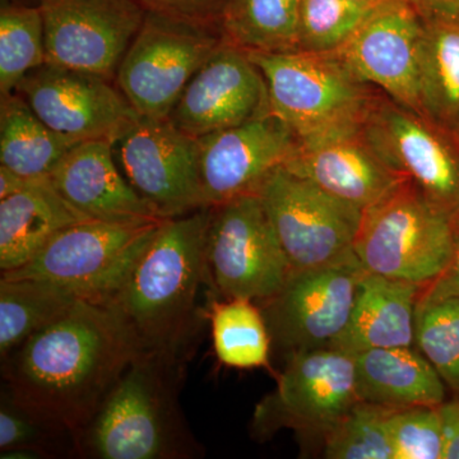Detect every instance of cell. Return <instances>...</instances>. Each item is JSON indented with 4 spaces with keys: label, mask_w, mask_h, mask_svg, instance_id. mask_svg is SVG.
<instances>
[{
    "label": "cell",
    "mask_w": 459,
    "mask_h": 459,
    "mask_svg": "<svg viewBox=\"0 0 459 459\" xmlns=\"http://www.w3.org/2000/svg\"><path fill=\"white\" fill-rule=\"evenodd\" d=\"M49 179L59 195L91 221H162L124 177L113 142H80L63 157Z\"/></svg>",
    "instance_id": "cell-20"
},
{
    "label": "cell",
    "mask_w": 459,
    "mask_h": 459,
    "mask_svg": "<svg viewBox=\"0 0 459 459\" xmlns=\"http://www.w3.org/2000/svg\"><path fill=\"white\" fill-rule=\"evenodd\" d=\"M78 296L48 281L0 280V358L65 316Z\"/></svg>",
    "instance_id": "cell-27"
},
{
    "label": "cell",
    "mask_w": 459,
    "mask_h": 459,
    "mask_svg": "<svg viewBox=\"0 0 459 459\" xmlns=\"http://www.w3.org/2000/svg\"><path fill=\"white\" fill-rule=\"evenodd\" d=\"M362 126L389 168L431 202L453 213L459 208V140L455 133L385 93L371 100Z\"/></svg>",
    "instance_id": "cell-11"
},
{
    "label": "cell",
    "mask_w": 459,
    "mask_h": 459,
    "mask_svg": "<svg viewBox=\"0 0 459 459\" xmlns=\"http://www.w3.org/2000/svg\"><path fill=\"white\" fill-rule=\"evenodd\" d=\"M292 271L307 270L352 255L362 211L329 195L285 166L255 193Z\"/></svg>",
    "instance_id": "cell-10"
},
{
    "label": "cell",
    "mask_w": 459,
    "mask_h": 459,
    "mask_svg": "<svg viewBox=\"0 0 459 459\" xmlns=\"http://www.w3.org/2000/svg\"><path fill=\"white\" fill-rule=\"evenodd\" d=\"M162 221L74 223L51 238L31 261L2 272V277L48 281L82 300L108 305Z\"/></svg>",
    "instance_id": "cell-6"
},
{
    "label": "cell",
    "mask_w": 459,
    "mask_h": 459,
    "mask_svg": "<svg viewBox=\"0 0 459 459\" xmlns=\"http://www.w3.org/2000/svg\"><path fill=\"white\" fill-rule=\"evenodd\" d=\"M141 350L113 307L81 299L2 359L3 386L75 442Z\"/></svg>",
    "instance_id": "cell-1"
},
{
    "label": "cell",
    "mask_w": 459,
    "mask_h": 459,
    "mask_svg": "<svg viewBox=\"0 0 459 459\" xmlns=\"http://www.w3.org/2000/svg\"><path fill=\"white\" fill-rule=\"evenodd\" d=\"M202 193L207 207L255 195L265 178L295 155L299 137L276 115L199 138Z\"/></svg>",
    "instance_id": "cell-17"
},
{
    "label": "cell",
    "mask_w": 459,
    "mask_h": 459,
    "mask_svg": "<svg viewBox=\"0 0 459 459\" xmlns=\"http://www.w3.org/2000/svg\"><path fill=\"white\" fill-rule=\"evenodd\" d=\"M124 177L162 220L207 207L199 142L170 119L141 117L114 143Z\"/></svg>",
    "instance_id": "cell-12"
},
{
    "label": "cell",
    "mask_w": 459,
    "mask_h": 459,
    "mask_svg": "<svg viewBox=\"0 0 459 459\" xmlns=\"http://www.w3.org/2000/svg\"><path fill=\"white\" fill-rule=\"evenodd\" d=\"M44 18L48 65L115 81L146 9L137 0H36Z\"/></svg>",
    "instance_id": "cell-15"
},
{
    "label": "cell",
    "mask_w": 459,
    "mask_h": 459,
    "mask_svg": "<svg viewBox=\"0 0 459 459\" xmlns=\"http://www.w3.org/2000/svg\"><path fill=\"white\" fill-rule=\"evenodd\" d=\"M186 355L141 350L75 440L93 459H192L204 455L180 407Z\"/></svg>",
    "instance_id": "cell-3"
},
{
    "label": "cell",
    "mask_w": 459,
    "mask_h": 459,
    "mask_svg": "<svg viewBox=\"0 0 459 459\" xmlns=\"http://www.w3.org/2000/svg\"><path fill=\"white\" fill-rule=\"evenodd\" d=\"M31 449L44 458L74 455V437L18 403L3 386L0 402V452Z\"/></svg>",
    "instance_id": "cell-33"
},
{
    "label": "cell",
    "mask_w": 459,
    "mask_h": 459,
    "mask_svg": "<svg viewBox=\"0 0 459 459\" xmlns=\"http://www.w3.org/2000/svg\"><path fill=\"white\" fill-rule=\"evenodd\" d=\"M376 7L352 0H301L299 50L336 53Z\"/></svg>",
    "instance_id": "cell-32"
},
{
    "label": "cell",
    "mask_w": 459,
    "mask_h": 459,
    "mask_svg": "<svg viewBox=\"0 0 459 459\" xmlns=\"http://www.w3.org/2000/svg\"><path fill=\"white\" fill-rule=\"evenodd\" d=\"M151 13L219 29L223 0H137Z\"/></svg>",
    "instance_id": "cell-35"
},
{
    "label": "cell",
    "mask_w": 459,
    "mask_h": 459,
    "mask_svg": "<svg viewBox=\"0 0 459 459\" xmlns=\"http://www.w3.org/2000/svg\"><path fill=\"white\" fill-rule=\"evenodd\" d=\"M415 344L446 385L459 394V298L418 300Z\"/></svg>",
    "instance_id": "cell-30"
},
{
    "label": "cell",
    "mask_w": 459,
    "mask_h": 459,
    "mask_svg": "<svg viewBox=\"0 0 459 459\" xmlns=\"http://www.w3.org/2000/svg\"><path fill=\"white\" fill-rule=\"evenodd\" d=\"M78 143L42 122L16 91L0 95V166L29 179L48 178Z\"/></svg>",
    "instance_id": "cell-24"
},
{
    "label": "cell",
    "mask_w": 459,
    "mask_h": 459,
    "mask_svg": "<svg viewBox=\"0 0 459 459\" xmlns=\"http://www.w3.org/2000/svg\"><path fill=\"white\" fill-rule=\"evenodd\" d=\"M223 42L217 27L146 12L115 83L141 117L169 119L193 75Z\"/></svg>",
    "instance_id": "cell-7"
},
{
    "label": "cell",
    "mask_w": 459,
    "mask_h": 459,
    "mask_svg": "<svg viewBox=\"0 0 459 459\" xmlns=\"http://www.w3.org/2000/svg\"><path fill=\"white\" fill-rule=\"evenodd\" d=\"M455 135H457L458 140H459V124H458L457 129H455Z\"/></svg>",
    "instance_id": "cell-40"
},
{
    "label": "cell",
    "mask_w": 459,
    "mask_h": 459,
    "mask_svg": "<svg viewBox=\"0 0 459 459\" xmlns=\"http://www.w3.org/2000/svg\"><path fill=\"white\" fill-rule=\"evenodd\" d=\"M424 20L459 18V0H410Z\"/></svg>",
    "instance_id": "cell-38"
},
{
    "label": "cell",
    "mask_w": 459,
    "mask_h": 459,
    "mask_svg": "<svg viewBox=\"0 0 459 459\" xmlns=\"http://www.w3.org/2000/svg\"><path fill=\"white\" fill-rule=\"evenodd\" d=\"M443 430V459H459V400L439 406Z\"/></svg>",
    "instance_id": "cell-37"
},
{
    "label": "cell",
    "mask_w": 459,
    "mask_h": 459,
    "mask_svg": "<svg viewBox=\"0 0 459 459\" xmlns=\"http://www.w3.org/2000/svg\"><path fill=\"white\" fill-rule=\"evenodd\" d=\"M205 259L207 281L217 295L258 305L279 294L292 272L256 195L212 207Z\"/></svg>",
    "instance_id": "cell-8"
},
{
    "label": "cell",
    "mask_w": 459,
    "mask_h": 459,
    "mask_svg": "<svg viewBox=\"0 0 459 459\" xmlns=\"http://www.w3.org/2000/svg\"><path fill=\"white\" fill-rule=\"evenodd\" d=\"M422 30L424 18L410 0H386L371 11L336 54L362 82L421 113L419 54Z\"/></svg>",
    "instance_id": "cell-16"
},
{
    "label": "cell",
    "mask_w": 459,
    "mask_h": 459,
    "mask_svg": "<svg viewBox=\"0 0 459 459\" xmlns=\"http://www.w3.org/2000/svg\"><path fill=\"white\" fill-rule=\"evenodd\" d=\"M388 433L394 459H443L439 406L392 409Z\"/></svg>",
    "instance_id": "cell-34"
},
{
    "label": "cell",
    "mask_w": 459,
    "mask_h": 459,
    "mask_svg": "<svg viewBox=\"0 0 459 459\" xmlns=\"http://www.w3.org/2000/svg\"><path fill=\"white\" fill-rule=\"evenodd\" d=\"M356 391L359 400L389 409L440 406L446 385L419 349L386 347L356 353Z\"/></svg>",
    "instance_id": "cell-23"
},
{
    "label": "cell",
    "mask_w": 459,
    "mask_h": 459,
    "mask_svg": "<svg viewBox=\"0 0 459 459\" xmlns=\"http://www.w3.org/2000/svg\"><path fill=\"white\" fill-rule=\"evenodd\" d=\"M16 92L53 131L77 142H117L140 117L114 80L48 65L33 69Z\"/></svg>",
    "instance_id": "cell-14"
},
{
    "label": "cell",
    "mask_w": 459,
    "mask_h": 459,
    "mask_svg": "<svg viewBox=\"0 0 459 459\" xmlns=\"http://www.w3.org/2000/svg\"><path fill=\"white\" fill-rule=\"evenodd\" d=\"M392 409L359 401L325 435V457L329 459H394L388 433Z\"/></svg>",
    "instance_id": "cell-31"
},
{
    "label": "cell",
    "mask_w": 459,
    "mask_h": 459,
    "mask_svg": "<svg viewBox=\"0 0 459 459\" xmlns=\"http://www.w3.org/2000/svg\"><path fill=\"white\" fill-rule=\"evenodd\" d=\"M267 84L271 113L299 140L364 119L379 91L362 82L336 53H249Z\"/></svg>",
    "instance_id": "cell-5"
},
{
    "label": "cell",
    "mask_w": 459,
    "mask_h": 459,
    "mask_svg": "<svg viewBox=\"0 0 459 459\" xmlns=\"http://www.w3.org/2000/svg\"><path fill=\"white\" fill-rule=\"evenodd\" d=\"M271 113L267 84L249 53L223 42L186 84L170 122L199 138Z\"/></svg>",
    "instance_id": "cell-18"
},
{
    "label": "cell",
    "mask_w": 459,
    "mask_h": 459,
    "mask_svg": "<svg viewBox=\"0 0 459 459\" xmlns=\"http://www.w3.org/2000/svg\"><path fill=\"white\" fill-rule=\"evenodd\" d=\"M47 63L44 18L36 5L0 9V95L14 92L33 69Z\"/></svg>",
    "instance_id": "cell-29"
},
{
    "label": "cell",
    "mask_w": 459,
    "mask_h": 459,
    "mask_svg": "<svg viewBox=\"0 0 459 459\" xmlns=\"http://www.w3.org/2000/svg\"><path fill=\"white\" fill-rule=\"evenodd\" d=\"M364 271L355 252L292 271L279 294L259 305L272 342L287 353L331 347L349 325Z\"/></svg>",
    "instance_id": "cell-13"
},
{
    "label": "cell",
    "mask_w": 459,
    "mask_h": 459,
    "mask_svg": "<svg viewBox=\"0 0 459 459\" xmlns=\"http://www.w3.org/2000/svg\"><path fill=\"white\" fill-rule=\"evenodd\" d=\"M421 290L418 283L364 271L349 325L331 347L356 355L373 349L413 346Z\"/></svg>",
    "instance_id": "cell-21"
},
{
    "label": "cell",
    "mask_w": 459,
    "mask_h": 459,
    "mask_svg": "<svg viewBox=\"0 0 459 459\" xmlns=\"http://www.w3.org/2000/svg\"><path fill=\"white\" fill-rule=\"evenodd\" d=\"M208 318L214 352L223 365L238 369L268 365L272 338L258 304L247 299L214 300Z\"/></svg>",
    "instance_id": "cell-28"
},
{
    "label": "cell",
    "mask_w": 459,
    "mask_h": 459,
    "mask_svg": "<svg viewBox=\"0 0 459 459\" xmlns=\"http://www.w3.org/2000/svg\"><path fill=\"white\" fill-rule=\"evenodd\" d=\"M359 401L353 355L334 347L290 352L277 388L255 407L252 433L264 440L291 429L325 439Z\"/></svg>",
    "instance_id": "cell-9"
},
{
    "label": "cell",
    "mask_w": 459,
    "mask_h": 459,
    "mask_svg": "<svg viewBox=\"0 0 459 459\" xmlns=\"http://www.w3.org/2000/svg\"><path fill=\"white\" fill-rule=\"evenodd\" d=\"M212 207L164 220L108 307L142 350L188 355L198 331L199 287L207 281Z\"/></svg>",
    "instance_id": "cell-2"
},
{
    "label": "cell",
    "mask_w": 459,
    "mask_h": 459,
    "mask_svg": "<svg viewBox=\"0 0 459 459\" xmlns=\"http://www.w3.org/2000/svg\"><path fill=\"white\" fill-rule=\"evenodd\" d=\"M353 252L365 271L425 287L451 261V214L403 180L362 211Z\"/></svg>",
    "instance_id": "cell-4"
},
{
    "label": "cell",
    "mask_w": 459,
    "mask_h": 459,
    "mask_svg": "<svg viewBox=\"0 0 459 459\" xmlns=\"http://www.w3.org/2000/svg\"><path fill=\"white\" fill-rule=\"evenodd\" d=\"M285 168L361 211L406 180L377 155L362 120L299 140Z\"/></svg>",
    "instance_id": "cell-19"
},
{
    "label": "cell",
    "mask_w": 459,
    "mask_h": 459,
    "mask_svg": "<svg viewBox=\"0 0 459 459\" xmlns=\"http://www.w3.org/2000/svg\"><path fill=\"white\" fill-rule=\"evenodd\" d=\"M91 221L54 188L49 177L29 179L22 188L0 198V270L22 267L74 223Z\"/></svg>",
    "instance_id": "cell-22"
},
{
    "label": "cell",
    "mask_w": 459,
    "mask_h": 459,
    "mask_svg": "<svg viewBox=\"0 0 459 459\" xmlns=\"http://www.w3.org/2000/svg\"><path fill=\"white\" fill-rule=\"evenodd\" d=\"M352 2L361 3V4L373 5V7H376V5L382 4V3L386 2V0H352Z\"/></svg>",
    "instance_id": "cell-39"
},
{
    "label": "cell",
    "mask_w": 459,
    "mask_h": 459,
    "mask_svg": "<svg viewBox=\"0 0 459 459\" xmlns=\"http://www.w3.org/2000/svg\"><path fill=\"white\" fill-rule=\"evenodd\" d=\"M419 92L421 113L455 132L459 124V18L424 20Z\"/></svg>",
    "instance_id": "cell-25"
},
{
    "label": "cell",
    "mask_w": 459,
    "mask_h": 459,
    "mask_svg": "<svg viewBox=\"0 0 459 459\" xmlns=\"http://www.w3.org/2000/svg\"><path fill=\"white\" fill-rule=\"evenodd\" d=\"M301 0H223V41L247 53L299 50Z\"/></svg>",
    "instance_id": "cell-26"
},
{
    "label": "cell",
    "mask_w": 459,
    "mask_h": 459,
    "mask_svg": "<svg viewBox=\"0 0 459 459\" xmlns=\"http://www.w3.org/2000/svg\"><path fill=\"white\" fill-rule=\"evenodd\" d=\"M453 252L442 273L422 287L419 301H437L459 298V208L451 213Z\"/></svg>",
    "instance_id": "cell-36"
}]
</instances>
